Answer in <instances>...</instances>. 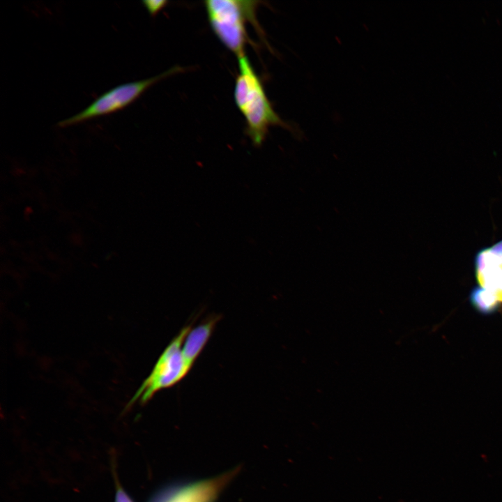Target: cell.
Returning a JSON list of instances; mask_svg holds the SVG:
<instances>
[{
    "instance_id": "obj_1",
    "label": "cell",
    "mask_w": 502,
    "mask_h": 502,
    "mask_svg": "<svg viewBox=\"0 0 502 502\" xmlns=\"http://www.w3.org/2000/svg\"><path fill=\"white\" fill-rule=\"evenodd\" d=\"M234 97L246 123L245 132L254 146H261L269 127L284 126L270 102L261 79L245 55L238 58Z\"/></svg>"
},
{
    "instance_id": "obj_2",
    "label": "cell",
    "mask_w": 502,
    "mask_h": 502,
    "mask_svg": "<svg viewBox=\"0 0 502 502\" xmlns=\"http://www.w3.org/2000/svg\"><path fill=\"white\" fill-rule=\"evenodd\" d=\"M259 1L208 0L204 2L211 28L219 40L237 58L245 55L248 41L246 24L257 28ZM259 28V27H258Z\"/></svg>"
},
{
    "instance_id": "obj_3",
    "label": "cell",
    "mask_w": 502,
    "mask_h": 502,
    "mask_svg": "<svg viewBox=\"0 0 502 502\" xmlns=\"http://www.w3.org/2000/svg\"><path fill=\"white\" fill-rule=\"evenodd\" d=\"M191 326L182 328L168 344L155 364L151 374L143 381L128 403L145 404L159 390L178 383L189 372L191 366L182 354V345Z\"/></svg>"
},
{
    "instance_id": "obj_4",
    "label": "cell",
    "mask_w": 502,
    "mask_h": 502,
    "mask_svg": "<svg viewBox=\"0 0 502 502\" xmlns=\"http://www.w3.org/2000/svg\"><path fill=\"white\" fill-rule=\"evenodd\" d=\"M181 70V67L176 66L147 79L118 85L103 93L83 110L59 121L57 126L63 128L74 126L123 109L137 99L152 85Z\"/></svg>"
},
{
    "instance_id": "obj_5",
    "label": "cell",
    "mask_w": 502,
    "mask_h": 502,
    "mask_svg": "<svg viewBox=\"0 0 502 502\" xmlns=\"http://www.w3.org/2000/svg\"><path fill=\"white\" fill-rule=\"evenodd\" d=\"M228 479L229 475L188 486L165 502H213Z\"/></svg>"
},
{
    "instance_id": "obj_6",
    "label": "cell",
    "mask_w": 502,
    "mask_h": 502,
    "mask_svg": "<svg viewBox=\"0 0 502 502\" xmlns=\"http://www.w3.org/2000/svg\"><path fill=\"white\" fill-rule=\"evenodd\" d=\"M218 317H212L190 329L182 347V354L192 367L204 348L217 323Z\"/></svg>"
},
{
    "instance_id": "obj_7",
    "label": "cell",
    "mask_w": 502,
    "mask_h": 502,
    "mask_svg": "<svg viewBox=\"0 0 502 502\" xmlns=\"http://www.w3.org/2000/svg\"><path fill=\"white\" fill-rule=\"evenodd\" d=\"M470 300L478 311L485 314L495 311L500 302L494 291L482 287H477L473 289Z\"/></svg>"
},
{
    "instance_id": "obj_8",
    "label": "cell",
    "mask_w": 502,
    "mask_h": 502,
    "mask_svg": "<svg viewBox=\"0 0 502 502\" xmlns=\"http://www.w3.org/2000/svg\"><path fill=\"white\" fill-rule=\"evenodd\" d=\"M142 3L148 13L151 16H154L166 6L168 1L165 0H144Z\"/></svg>"
},
{
    "instance_id": "obj_9",
    "label": "cell",
    "mask_w": 502,
    "mask_h": 502,
    "mask_svg": "<svg viewBox=\"0 0 502 502\" xmlns=\"http://www.w3.org/2000/svg\"><path fill=\"white\" fill-rule=\"evenodd\" d=\"M115 502H133L131 499L128 496V495L125 492V491L120 487H118L116 496H115Z\"/></svg>"
},
{
    "instance_id": "obj_10",
    "label": "cell",
    "mask_w": 502,
    "mask_h": 502,
    "mask_svg": "<svg viewBox=\"0 0 502 502\" xmlns=\"http://www.w3.org/2000/svg\"><path fill=\"white\" fill-rule=\"evenodd\" d=\"M489 250L494 255L502 258V241L489 248Z\"/></svg>"
}]
</instances>
